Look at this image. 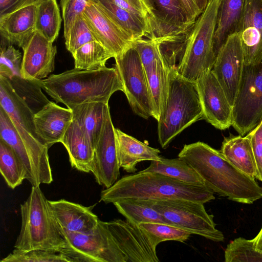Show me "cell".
<instances>
[{
    "instance_id": "f35d334b",
    "label": "cell",
    "mask_w": 262,
    "mask_h": 262,
    "mask_svg": "<svg viewBox=\"0 0 262 262\" xmlns=\"http://www.w3.org/2000/svg\"><path fill=\"white\" fill-rule=\"evenodd\" d=\"M21 53L12 45L1 46L0 76L11 79L21 77Z\"/></svg>"
},
{
    "instance_id": "7bdbcfd3",
    "label": "cell",
    "mask_w": 262,
    "mask_h": 262,
    "mask_svg": "<svg viewBox=\"0 0 262 262\" xmlns=\"http://www.w3.org/2000/svg\"><path fill=\"white\" fill-rule=\"evenodd\" d=\"M111 1L118 7L136 15L145 20L149 27V11L144 0Z\"/></svg>"
},
{
    "instance_id": "e0dca14e",
    "label": "cell",
    "mask_w": 262,
    "mask_h": 262,
    "mask_svg": "<svg viewBox=\"0 0 262 262\" xmlns=\"http://www.w3.org/2000/svg\"><path fill=\"white\" fill-rule=\"evenodd\" d=\"M96 40L113 56L120 55L135 42L95 2L90 0L82 13Z\"/></svg>"
},
{
    "instance_id": "1f68e13d",
    "label": "cell",
    "mask_w": 262,
    "mask_h": 262,
    "mask_svg": "<svg viewBox=\"0 0 262 262\" xmlns=\"http://www.w3.org/2000/svg\"><path fill=\"white\" fill-rule=\"evenodd\" d=\"M72 55L74 59V68L81 70H97L105 68L106 61L113 57L97 41L84 44Z\"/></svg>"
},
{
    "instance_id": "60d3db41",
    "label": "cell",
    "mask_w": 262,
    "mask_h": 262,
    "mask_svg": "<svg viewBox=\"0 0 262 262\" xmlns=\"http://www.w3.org/2000/svg\"><path fill=\"white\" fill-rule=\"evenodd\" d=\"M90 0H60L64 24V37H67L75 19L84 11Z\"/></svg>"
},
{
    "instance_id": "f1b7e54d",
    "label": "cell",
    "mask_w": 262,
    "mask_h": 262,
    "mask_svg": "<svg viewBox=\"0 0 262 262\" xmlns=\"http://www.w3.org/2000/svg\"><path fill=\"white\" fill-rule=\"evenodd\" d=\"M134 41L147 37L150 31L147 23L136 15L115 5L111 0H92Z\"/></svg>"
},
{
    "instance_id": "d6a6232c",
    "label": "cell",
    "mask_w": 262,
    "mask_h": 262,
    "mask_svg": "<svg viewBox=\"0 0 262 262\" xmlns=\"http://www.w3.org/2000/svg\"><path fill=\"white\" fill-rule=\"evenodd\" d=\"M0 171L7 185L12 189L26 179V171L23 163L11 147L1 139Z\"/></svg>"
},
{
    "instance_id": "7402d4cb",
    "label": "cell",
    "mask_w": 262,
    "mask_h": 262,
    "mask_svg": "<svg viewBox=\"0 0 262 262\" xmlns=\"http://www.w3.org/2000/svg\"><path fill=\"white\" fill-rule=\"evenodd\" d=\"M119 165L127 172L136 173L137 165L144 161H161L162 157L158 148L126 134L118 128H115Z\"/></svg>"
},
{
    "instance_id": "603a6c76",
    "label": "cell",
    "mask_w": 262,
    "mask_h": 262,
    "mask_svg": "<svg viewBox=\"0 0 262 262\" xmlns=\"http://www.w3.org/2000/svg\"><path fill=\"white\" fill-rule=\"evenodd\" d=\"M246 0H221L213 48L217 56L228 37L239 31Z\"/></svg>"
},
{
    "instance_id": "f6af8a7d",
    "label": "cell",
    "mask_w": 262,
    "mask_h": 262,
    "mask_svg": "<svg viewBox=\"0 0 262 262\" xmlns=\"http://www.w3.org/2000/svg\"><path fill=\"white\" fill-rule=\"evenodd\" d=\"M24 0H0V16L8 13Z\"/></svg>"
},
{
    "instance_id": "5bb4252c",
    "label": "cell",
    "mask_w": 262,
    "mask_h": 262,
    "mask_svg": "<svg viewBox=\"0 0 262 262\" xmlns=\"http://www.w3.org/2000/svg\"><path fill=\"white\" fill-rule=\"evenodd\" d=\"M115 128L108 106L100 136L94 148L91 171L96 182L106 188L112 186L120 176L121 167Z\"/></svg>"
},
{
    "instance_id": "484cf974",
    "label": "cell",
    "mask_w": 262,
    "mask_h": 262,
    "mask_svg": "<svg viewBox=\"0 0 262 262\" xmlns=\"http://www.w3.org/2000/svg\"><path fill=\"white\" fill-rule=\"evenodd\" d=\"M108 106V103L92 102L71 109L73 120L84 132L94 149L100 136Z\"/></svg>"
},
{
    "instance_id": "74e56055",
    "label": "cell",
    "mask_w": 262,
    "mask_h": 262,
    "mask_svg": "<svg viewBox=\"0 0 262 262\" xmlns=\"http://www.w3.org/2000/svg\"><path fill=\"white\" fill-rule=\"evenodd\" d=\"M65 39L67 49L72 54L84 44L97 41L89 23L82 13L77 16Z\"/></svg>"
},
{
    "instance_id": "8fae6325",
    "label": "cell",
    "mask_w": 262,
    "mask_h": 262,
    "mask_svg": "<svg viewBox=\"0 0 262 262\" xmlns=\"http://www.w3.org/2000/svg\"><path fill=\"white\" fill-rule=\"evenodd\" d=\"M64 244L60 253L72 262H119L118 255L104 222L89 233H77L60 227Z\"/></svg>"
},
{
    "instance_id": "5b68a950",
    "label": "cell",
    "mask_w": 262,
    "mask_h": 262,
    "mask_svg": "<svg viewBox=\"0 0 262 262\" xmlns=\"http://www.w3.org/2000/svg\"><path fill=\"white\" fill-rule=\"evenodd\" d=\"M48 200L39 186H32L20 205L21 228L14 249L26 251L42 249L60 252L64 241Z\"/></svg>"
},
{
    "instance_id": "e575fe53",
    "label": "cell",
    "mask_w": 262,
    "mask_h": 262,
    "mask_svg": "<svg viewBox=\"0 0 262 262\" xmlns=\"http://www.w3.org/2000/svg\"><path fill=\"white\" fill-rule=\"evenodd\" d=\"M0 139L11 147L23 163L27 176L30 169V161L26 148L10 117L1 106L0 107Z\"/></svg>"
},
{
    "instance_id": "7dc6e473",
    "label": "cell",
    "mask_w": 262,
    "mask_h": 262,
    "mask_svg": "<svg viewBox=\"0 0 262 262\" xmlns=\"http://www.w3.org/2000/svg\"><path fill=\"white\" fill-rule=\"evenodd\" d=\"M195 1L200 12L202 13L206 8L209 0H195Z\"/></svg>"
},
{
    "instance_id": "4316f807",
    "label": "cell",
    "mask_w": 262,
    "mask_h": 262,
    "mask_svg": "<svg viewBox=\"0 0 262 262\" xmlns=\"http://www.w3.org/2000/svg\"><path fill=\"white\" fill-rule=\"evenodd\" d=\"M145 72L152 106V117L158 121L168 98L170 69L161 59L156 60Z\"/></svg>"
},
{
    "instance_id": "ee69618b",
    "label": "cell",
    "mask_w": 262,
    "mask_h": 262,
    "mask_svg": "<svg viewBox=\"0 0 262 262\" xmlns=\"http://www.w3.org/2000/svg\"><path fill=\"white\" fill-rule=\"evenodd\" d=\"M191 20L195 22L202 14L195 0H180Z\"/></svg>"
},
{
    "instance_id": "ffe728a7",
    "label": "cell",
    "mask_w": 262,
    "mask_h": 262,
    "mask_svg": "<svg viewBox=\"0 0 262 262\" xmlns=\"http://www.w3.org/2000/svg\"><path fill=\"white\" fill-rule=\"evenodd\" d=\"M73 121L70 108L62 107L52 101L43 105L34 114L36 131L49 148L60 142Z\"/></svg>"
},
{
    "instance_id": "d4e9b609",
    "label": "cell",
    "mask_w": 262,
    "mask_h": 262,
    "mask_svg": "<svg viewBox=\"0 0 262 262\" xmlns=\"http://www.w3.org/2000/svg\"><path fill=\"white\" fill-rule=\"evenodd\" d=\"M220 151L236 168L256 179V161L251 142L246 136H231L225 138Z\"/></svg>"
},
{
    "instance_id": "b9f144b4",
    "label": "cell",
    "mask_w": 262,
    "mask_h": 262,
    "mask_svg": "<svg viewBox=\"0 0 262 262\" xmlns=\"http://www.w3.org/2000/svg\"><path fill=\"white\" fill-rule=\"evenodd\" d=\"M246 136L251 142L256 166V179L262 181V120Z\"/></svg>"
},
{
    "instance_id": "7c38bea8",
    "label": "cell",
    "mask_w": 262,
    "mask_h": 262,
    "mask_svg": "<svg viewBox=\"0 0 262 262\" xmlns=\"http://www.w3.org/2000/svg\"><path fill=\"white\" fill-rule=\"evenodd\" d=\"M116 68L129 104L135 114L145 119L152 116V106L146 73L132 45L115 57Z\"/></svg>"
},
{
    "instance_id": "ac0fdd59",
    "label": "cell",
    "mask_w": 262,
    "mask_h": 262,
    "mask_svg": "<svg viewBox=\"0 0 262 262\" xmlns=\"http://www.w3.org/2000/svg\"><path fill=\"white\" fill-rule=\"evenodd\" d=\"M36 11L35 0H24L14 9L1 16L2 39L9 45L23 48L36 31Z\"/></svg>"
},
{
    "instance_id": "f546056e",
    "label": "cell",
    "mask_w": 262,
    "mask_h": 262,
    "mask_svg": "<svg viewBox=\"0 0 262 262\" xmlns=\"http://www.w3.org/2000/svg\"><path fill=\"white\" fill-rule=\"evenodd\" d=\"M140 171L158 172L186 183L206 185L192 167L179 157L175 159L163 157L160 161H151L148 167Z\"/></svg>"
},
{
    "instance_id": "9a60e30c",
    "label": "cell",
    "mask_w": 262,
    "mask_h": 262,
    "mask_svg": "<svg viewBox=\"0 0 262 262\" xmlns=\"http://www.w3.org/2000/svg\"><path fill=\"white\" fill-rule=\"evenodd\" d=\"M244 65L239 33L230 35L220 50L212 69L232 106Z\"/></svg>"
},
{
    "instance_id": "4dcf8cb0",
    "label": "cell",
    "mask_w": 262,
    "mask_h": 262,
    "mask_svg": "<svg viewBox=\"0 0 262 262\" xmlns=\"http://www.w3.org/2000/svg\"><path fill=\"white\" fill-rule=\"evenodd\" d=\"M36 30L53 42L58 36L62 19L56 0H35Z\"/></svg>"
},
{
    "instance_id": "7a4b0ae2",
    "label": "cell",
    "mask_w": 262,
    "mask_h": 262,
    "mask_svg": "<svg viewBox=\"0 0 262 262\" xmlns=\"http://www.w3.org/2000/svg\"><path fill=\"white\" fill-rule=\"evenodd\" d=\"M40 86L56 102L71 109L92 102L108 103L111 96L123 86L115 68L92 70L74 68L39 81Z\"/></svg>"
},
{
    "instance_id": "bcb514c9",
    "label": "cell",
    "mask_w": 262,
    "mask_h": 262,
    "mask_svg": "<svg viewBox=\"0 0 262 262\" xmlns=\"http://www.w3.org/2000/svg\"><path fill=\"white\" fill-rule=\"evenodd\" d=\"M252 239L255 247L262 251V227L257 235Z\"/></svg>"
},
{
    "instance_id": "8992f818",
    "label": "cell",
    "mask_w": 262,
    "mask_h": 262,
    "mask_svg": "<svg viewBox=\"0 0 262 262\" xmlns=\"http://www.w3.org/2000/svg\"><path fill=\"white\" fill-rule=\"evenodd\" d=\"M203 119V112L195 82L172 69L169 74V90L165 108L158 121V141L163 149L193 123Z\"/></svg>"
},
{
    "instance_id": "2e32d148",
    "label": "cell",
    "mask_w": 262,
    "mask_h": 262,
    "mask_svg": "<svg viewBox=\"0 0 262 262\" xmlns=\"http://www.w3.org/2000/svg\"><path fill=\"white\" fill-rule=\"evenodd\" d=\"M53 43L37 31L34 32L22 48V78L28 81H40L54 71L57 48Z\"/></svg>"
},
{
    "instance_id": "52a82bcc",
    "label": "cell",
    "mask_w": 262,
    "mask_h": 262,
    "mask_svg": "<svg viewBox=\"0 0 262 262\" xmlns=\"http://www.w3.org/2000/svg\"><path fill=\"white\" fill-rule=\"evenodd\" d=\"M221 0H209L189 34L181 62L177 70L185 79L195 82L212 70L216 59L213 37Z\"/></svg>"
},
{
    "instance_id": "836d02e7",
    "label": "cell",
    "mask_w": 262,
    "mask_h": 262,
    "mask_svg": "<svg viewBox=\"0 0 262 262\" xmlns=\"http://www.w3.org/2000/svg\"><path fill=\"white\" fill-rule=\"evenodd\" d=\"M141 229L148 236L155 246L162 242L175 241L184 242L192 234L190 232L175 226L159 223H141Z\"/></svg>"
},
{
    "instance_id": "6da1fadb",
    "label": "cell",
    "mask_w": 262,
    "mask_h": 262,
    "mask_svg": "<svg viewBox=\"0 0 262 262\" xmlns=\"http://www.w3.org/2000/svg\"><path fill=\"white\" fill-rule=\"evenodd\" d=\"M178 157L191 166L214 193L247 204L262 198V187L255 178L238 170L221 151L205 143L184 145Z\"/></svg>"
},
{
    "instance_id": "9c48e42d",
    "label": "cell",
    "mask_w": 262,
    "mask_h": 262,
    "mask_svg": "<svg viewBox=\"0 0 262 262\" xmlns=\"http://www.w3.org/2000/svg\"><path fill=\"white\" fill-rule=\"evenodd\" d=\"M232 108V126L239 135H245L262 120V61L244 64Z\"/></svg>"
},
{
    "instance_id": "ba28073f",
    "label": "cell",
    "mask_w": 262,
    "mask_h": 262,
    "mask_svg": "<svg viewBox=\"0 0 262 262\" xmlns=\"http://www.w3.org/2000/svg\"><path fill=\"white\" fill-rule=\"evenodd\" d=\"M153 207L172 225L215 242L224 241V234L215 227L213 215L208 213L203 203L163 200L155 201Z\"/></svg>"
},
{
    "instance_id": "44dd1931",
    "label": "cell",
    "mask_w": 262,
    "mask_h": 262,
    "mask_svg": "<svg viewBox=\"0 0 262 262\" xmlns=\"http://www.w3.org/2000/svg\"><path fill=\"white\" fill-rule=\"evenodd\" d=\"M51 211L59 226L68 231L89 233L97 226L99 219L90 207L61 199L48 201Z\"/></svg>"
},
{
    "instance_id": "3957f363",
    "label": "cell",
    "mask_w": 262,
    "mask_h": 262,
    "mask_svg": "<svg viewBox=\"0 0 262 262\" xmlns=\"http://www.w3.org/2000/svg\"><path fill=\"white\" fill-rule=\"evenodd\" d=\"M126 198L185 199L205 204L215 197L206 185L186 183L158 172L139 171L124 176L100 194V201L106 204Z\"/></svg>"
},
{
    "instance_id": "cb8c5ba5",
    "label": "cell",
    "mask_w": 262,
    "mask_h": 262,
    "mask_svg": "<svg viewBox=\"0 0 262 262\" xmlns=\"http://www.w3.org/2000/svg\"><path fill=\"white\" fill-rule=\"evenodd\" d=\"M60 143L66 148L72 167L84 172L91 171L94 149L84 132L74 121L66 132Z\"/></svg>"
},
{
    "instance_id": "8d00e7d4",
    "label": "cell",
    "mask_w": 262,
    "mask_h": 262,
    "mask_svg": "<svg viewBox=\"0 0 262 262\" xmlns=\"http://www.w3.org/2000/svg\"><path fill=\"white\" fill-rule=\"evenodd\" d=\"M1 262H72L66 255L58 252L33 249L26 251L14 250Z\"/></svg>"
},
{
    "instance_id": "d590c367",
    "label": "cell",
    "mask_w": 262,
    "mask_h": 262,
    "mask_svg": "<svg viewBox=\"0 0 262 262\" xmlns=\"http://www.w3.org/2000/svg\"><path fill=\"white\" fill-rule=\"evenodd\" d=\"M224 257L226 262L262 261V251L255 247L252 239L240 237L227 245Z\"/></svg>"
},
{
    "instance_id": "d6986e66",
    "label": "cell",
    "mask_w": 262,
    "mask_h": 262,
    "mask_svg": "<svg viewBox=\"0 0 262 262\" xmlns=\"http://www.w3.org/2000/svg\"><path fill=\"white\" fill-rule=\"evenodd\" d=\"M244 64L262 61V0H246L239 31Z\"/></svg>"
},
{
    "instance_id": "83f0119b",
    "label": "cell",
    "mask_w": 262,
    "mask_h": 262,
    "mask_svg": "<svg viewBox=\"0 0 262 262\" xmlns=\"http://www.w3.org/2000/svg\"><path fill=\"white\" fill-rule=\"evenodd\" d=\"M155 200L126 198L113 203L118 211L132 224L159 223L172 225L154 207Z\"/></svg>"
},
{
    "instance_id": "4fadbf2b",
    "label": "cell",
    "mask_w": 262,
    "mask_h": 262,
    "mask_svg": "<svg viewBox=\"0 0 262 262\" xmlns=\"http://www.w3.org/2000/svg\"><path fill=\"white\" fill-rule=\"evenodd\" d=\"M203 112V119L217 129L225 130L232 124V108L212 71L195 81Z\"/></svg>"
},
{
    "instance_id": "30bf717a",
    "label": "cell",
    "mask_w": 262,
    "mask_h": 262,
    "mask_svg": "<svg viewBox=\"0 0 262 262\" xmlns=\"http://www.w3.org/2000/svg\"><path fill=\"white\" fill-rule=\"evenodd\" d=\"M149 11L150 34L158 43L187 39L195 23L180 0H144Z\"/></svg>"
},
{
    "instance_id": "277c9868",
    "label": "cell",
    "mask_w": 262,
    "mask_h": 262,
    "mask_svg": "<svg viewBox=\"0 0 262 262\" xmlns=\"http://www.w3.org/2000/svg\"><path fill=\"white\" fill-rule=\"evenodd\" d=\"M0 105L10 117L23 142L29 161L26 179L32 186L50 184L53 180L49 148L38 136L34 114L26 101L15 91L10 80L0 76Z\"/></svg>"
},
{
    "instance_id": "ab89813d",
    "label": "cell",
    "mask_w": 262,
    "mask_h": 262,
    "mask_svg": "<svg viewBox=\"0 0 262 262\" xmlns=\"http://www.w3.org/2000/svg\"><path fill=\"white\" fill-rule=\"evenodd\" d=\"M133 46L137 51L144 70L149 68L158 60L163 59L157 41L142 38L135 41Z\"/></svg>"
}]
</instances>
